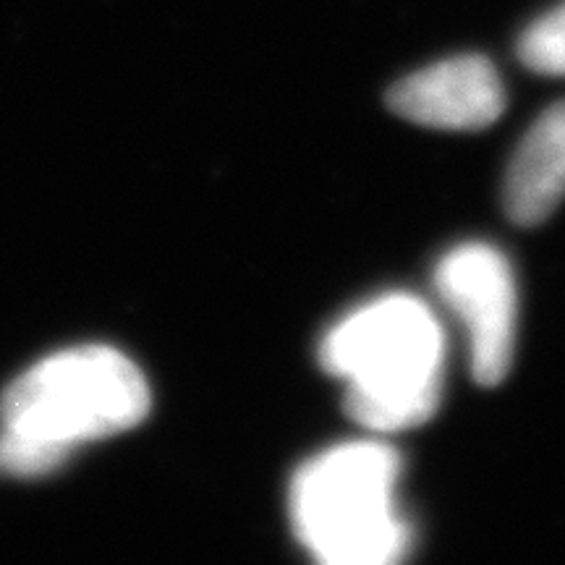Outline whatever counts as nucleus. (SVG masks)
<instances>
[{
    "label": "nucleus",
    "mask_w": 565,
    "mask_h": 565,
    "mask_svg": "<svg viewBox=\"0 0 565 565\" xmlns=\"http://www.w3.org/2000/svg\"><path fill=\"white\" fill-rule=\"evenodd\" d=\"M0 412L6 429L74 450L137 427L150 414V387L121 351L79 345L42 359L13 380Z\"/></svg>",
    "instance_id": "7ed1b4c3"
},
{
    "label": "nucleus",
    "mask_w": 565,
    "mask_h": 565,
    "mask_svg": "<svg viewBox=\"0 0 565 565\" xmlns=\"http://www.w3.org/2000/svg\"><path fill=\"white\" fill-rule=\"evenodd\" d=\"M519 55L536 74L565 76V3L529 26Z\"/></svg>",
    "instance_id": "0eeeda50"
},
{
    "label": "nucleus",
    "mask_w": 565,
    "mask_h": 565,
    "mask_svg": "<svg viewBox=\"0 0 565 565\" xmlns=\"http://www.w3.org/2000/svg\"><path fill=\"white\" fill-rule=\"evenodd\" d=\"M71 450L58 443L42 440V437L3 429L0 435V466L17 477H42L51 475L66 461Z\"/></svg>",
    "instance_id": "6e6552de"
},
{
    "label": "nucleus",
    "mask_w": 565,
    "mask_h": 565,
    "mask_svg": "<svg viewBox=\"0 0 565 565\" xmlns=\"http://www.w3.org/2000/svg\"><path fill=\"white\" fill-rule=\"evenodd\" d=\"M401 456L387 443H343L309 458L291 482V524L324 565H393L412 550L395 503Z\"/></svg>",
    "instance_id": "f03ea898"
},
{
    "label": "nucleus",
    "mask_w": 565,
    "mask_h": 565,
    "mask_svg": "<svg viewBox=\"0 0 565 565\" xmlns=\"http://www.w3.org/2000/svg\"><path fill=\"white\" fill-rule=\"evenodd\" d=\"M322 370L345 385V414L391 435L429 422L443 398L445 333L412 294H387L335 322L320 343Z\"/></svg>",
    "instance_id": "f257e3e1"
},
{
    "label": "nucleus",
    "mask_w": 565,
    "mask_h": 565,
    "mask_svg": "<svg viewBox=\"0 0 565 565\" xmlns=\"http://www.w3.org/2000/svg\"><path fill=\"white\" fill-rule=\"evenodd\" d=\"M565 200V103L547 108L521 139L505 175V212L515 225H540Z\"/></svg>",
    "instance_id": "423d86ee"
},
{
    "label": "nucleus",
    "mask_w": 565,
    "mask_h": 565,
    "mask_svg": "<svg viewBox=\"0 0 565 565\" xmlns=\"http://www.w3.org/2000/svg\"><path fill=\"white\" fill-rule=\"evenodd\" d=\"M387 105L429 129L479 131L503 116L505 89L482 55H456L401 79L387 92Z\"/></svg>",
    "instance_id": "39448f33"
},
{
    "label": "nucleus",
    "mask_w": 565,
    "mask_h": 565,
    "mask_svg": "<svg viewBox=\"0 0 565 565\" xmlns=\"http://www.w3.org/2000/svg\"><path fill=\"white\" fill-rule=\"evenodd\" d=\"M435 291L463 322L477 383H503L513 364L519 315L515 278L505 254L484 242L454 246L435 267Z\"/></svg>",
    "instance_id": "20e7f679"
}]
</instances>
